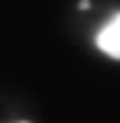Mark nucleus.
Segmentation results:
<instances>
[{
  "mask_svg": "<svg viewBox=\"0 0 120 123\" xmlns=\"http://www.w3.org/2000/svg\"><path fill=\"white\" fill-rule=\"evenodd\" d=\"M96 44H98V49L105 52L108 57L120 59V12L113 15V17L101 27V32L96 35Z\"/></svg>",
  "mask_w": 120,
  "mask_h": 123,
  "instance_id": "obj_1",
  "label": "nucleus"
}]
</instances>
